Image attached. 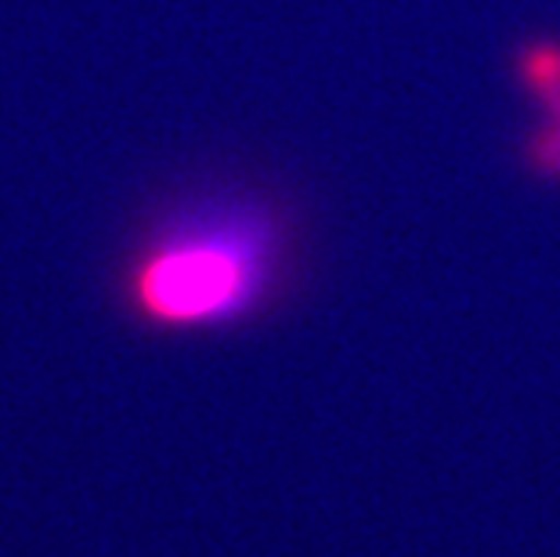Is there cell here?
I'll use <instances>...</instances> for the list:
<instances>
[{
    "label": "cell",
    "instance_id": "obj_1",
    "mask_svg": "<svg viewBox=\"0 0 560 557\" xmlns=\"http://www.w3.org/2000/svg\"><path fill=\"white\" fill-rule=\"evenodd\" d=\"M282 268V229L260 207H207L171 221L130 260L124 293L145 326L210 329L254 315Z\"/></svg>",
    "mask_w": 560,
    "mask_h": 557
},
{
    "label": "cell",
    "instance_id": "obj_2",
    "mask_svg": "<svg viewBox=\"0 0 560 557\" xmlns=\"http://www.w3.org/2000/svg\"><path fill=\"white\" fill-rule=\"evenodd\" d=\"M517 80L542 113V124L524 141V156L535 174L560 182V40H532L521 47Z\"/></svg>",
    "mask_w": 560,
    "mask_h": 557
}]
</instances>
